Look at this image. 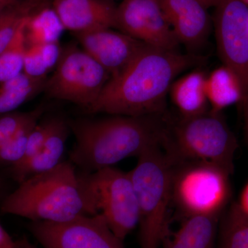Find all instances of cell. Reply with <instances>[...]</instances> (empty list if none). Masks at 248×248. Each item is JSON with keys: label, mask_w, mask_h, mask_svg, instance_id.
Here are the masks:
<instances>
[{"label": "cell", "mask_w": 248, "mask_h": 248, "mask_svg": "<svg viewBox=\"0 0 248 248\" xmlns=\"http://www.w3.org/2000/svg\"><path fill=\"white\" fill-rule=\"evenodd\" d=\"M205 58L148 47L120 74L111 78L87 113L144 117L164 110L166 95L183 71Z\"/></svg>", "instance_id": "obj_1"}, {"label": "cell", "mask_w": 248, "mask_h": 248, "mask_svg": "<svg viewBox=\"0 0 248 248\" xmlns=\"http://www.w3.org/2000/svg\"><path fill=\"white\" fill-rule=\"evenodd\" d=\"M155 116L68 120L76 141L69 161L81 172L92 173L164 145L166 132Z\"/></svg>", "instance_id": "obj_2"}, {"label": "cell", "mask_w": 248, "mask_h": 248, "mask_svg": "<svg viewBox=\"0 0 248 248\" xmlns=\"http://www.w3.org/2000/svg\"><path fill=\"white\" fill-rule=\"evenodd\" d=\"M0 211L31 221L63 222L98 213L84 173L71 161L36 174L4 197Z\"/></svg>", "instance_id": "obj_3"}, {"label": "cell", "mask_w": 248, "mask_h": 248, "mask_svg": "<svg viewBox=\"0 0 248 248\" xmlns=\"http://www.w3.org/2000/svg\"><path fill=\"white\" fill-rule=\"evenodd\" d=\"M138 158V164L129 174L138 197L140 248H159L168 235L174 163L163 145L153 147Z\"/></svg>", "instance_id": "obj_4"}, {"label": "cell", "mask_w": 248, "mask_h": 248, "mask_svg": "<svg viewBox=\"0 0 248 248\" xmlns=\"http://www.w3.org/2000/svg\"><path fill=\"white\" fill-rule=\"evenodd\" d=\"M164 147L174 164L203 163L231 174L238 144L221 113L208 111L197 117L182 118L172 136L166 132Z\"/></svg>", "instance_id": "obj_5"}, {"label": "cell", "mask_w": 248, "mask_h": 248, "mask_svg": "<svg viewBox=\"0 0 248 248\" xmlns=\"http://www.w3.org/2000/svg\"><path fill=\"white\" fill-rule=\"evenodd\" d=\"M230 174L213 165L173 164L172 201L184 217L220 215L229 199Z\"/></svg>", "instance_id": "obj_6"}, {"label": "cell", "mask_w": 248, "mask_h": 248, "mask_svg": "<svg viewBox=\"0 0 248 248\" xmlns=\"http://www.w3.org/2000/svg\"><path fill=\"white\" fill-rule=\"evenodd\" d=\"M110 78L84 50L71 46L62 52L45 90L49 97L73 103L86 111L97 100Z\"/></svg>", "instance_id": "obj_7"}, {"label": "cell", "mask_w": 248, "mask_h": 248, "mask_svg": "<svg viewBox=\"0 0 248 248\" xmlns=\"http://www.w3.org/2000/svg\"><path fill=\"white\" fill-rule=\"evenodd\" d=\"M84 173L98 213L124 241L140 221L138 197L130 174L114 167Z\"/></svg>", "instance_id": "obj_8"}, {"label": "cell", "mask_w": 248, "mask_h": 248, "mask_svg": "<svg viewBox=\"0 0 248 248\" xmlns=\"http://www.w3.org/2000/svg\"><path fill=\"white\" fill-rule=\"evenodd\" d=\"M29 229L44 248H124L100 213L63 222L31 221Z\"/></svg>", "instance_id": "obj_9"}, {"label": "cell", "mask_w": 248, "mask_h": 248, "mask_svg": "<svg viewBox=\"0 0 248 248\" xmlns=\"http://www.w3.org/2000/svg\"><path fill=\"white\" fill-rule=\"evenodd\" d=\"M214 25L222 62L239 78L246 102L248 97V6L242 0H218Z\"/></svg>", "instance_id": "obj_10"}, {"label": "cell", "mask_w": 248, "mask_h": 248, "mask_svg": "<svg viewBox=\"0 0 248 248\" xmlns=\"http://www.w3.org/2000/svg\"><path fill=\"white\" fill-rule=\"evenodd\" d=\"M115 29L153 48L178 52L179 42L159 0H122L117 6Z\"/></svg>", "instance_id": "obj_11"}, {"label": "cell", "mask_w": 248, "mask_h": 248, "mask_svg": "<svg viewBox=\"0 0 248 248\" xmlns=\"http://www.w3.org/2000/svg\"><path fill=\"white\" fill-rule=\"evenodd\" d=\"M74 35L84 51L104 67L111 78L120 74L142 51L150 47L131 36L112 29Z\"/></svg>", "instance_id": "obj_12"}, {"label": "cell", "mask_w": 248, "mask_h": 248, "mask_svg": "<svg viewBox=\"0 0 248 248\" xmlns=\"http://www.w3.org/2000/svg\"><path fill=\"white\" fill-rule=\"evenodd\" d=\"M165 17L179 44L197 50L206 42L211 19L197 0H159Z\"/></svg>", "instance_id": "obj_13"}, {"label": "cell", "mask_w": 248, "mask_h": 248, "mask_svg": "<svg viewBox=\"0 0 248 248\" xmlns=\"http://www.w3.org/2000/svg\"><path fill=\"white\" fill-rule=\"evenodd\" d=\"M117 5L113 0H53L63 27L73 33L115 27Z\"/></svg>", "instance_id": "obj_14"}, {"label": "cell", "mask_w": 248, "mask_h": 248, "mask_svg": "<svg viewBox=\"0 0 248 248\" xmlns=\"http://www.w3.org/2000/svg\"><path fill=\"white\" fill-rule=\"evenodd\" d=\"M71 132L68 120L55 117L53 127L40 151L30 159L11 168L15 180L20 184L32 176L54 169L62 162Z\"/></svg>", "instance_id": "obj_15"}, {"label": "cell", "mask_w": 248, "mask_h": 248, "mask_svg": "<svg viewBox=\"0 0 248 248\" xmlns=\"http://www.w3.org/2000/svg\"><path fill=\"white\" fill-rule=\"evenodd\" d=\"M206 78L205 72L196 69L173 81L169 94L182 118H191L208 112Z\"/></svg>", "instance_id": "obj_16"}, {"label": "cell", "mask_w": 248, "mask_h": 248, "mask_svg": "<svg viewBox=\"0 0 248 248\" xmlns=\"http://www.w3.org/2000/svg\"><path fill=\"white\" fill-rule=\"evenodd\" d=\"M218 217H186L172 237L164 239V248H215Z\"/></svg>", "instance_id": "obj_17"}, {"label": "cell", "mask_w": 248, "mask_h": 248, "mask_svg": "<svg viewBox=\"0 0 248 248\" xmlns=\"http://www.w3.org/2000/svg\"><path fill=\"white\" fill-rule=\"evenodd\" d=\"M205 91L210 111L215 113H221L226 108L245 101L239 78L225 65L207 76Z\"/></svg>", "instance_id": "obj_18"}, {"label": "cell", "mask_w": 248, "mask_h": 248, "mask_svg": "<svg viewBox=\"0 0 248 248\" xmlns=\"http://www.w3.org/2000/svg\"><path fill=\"white\" fill-rule=\"evenodd\" d=\"M64 30L53 8L42 5L32 11L26 20L27 47L59 42Z\"/></svg>", "instance_id": "obj_19"}, {"label": "cell", "mask_w": 248, "mask_h": 248, "mask_svg": "<svg viewBox=\"0 0 248 248\" xmlns=\"http://www.w3.org/2000/svg\"><path fill=\"white\" fill-rule=\"evenodd\" d=\"M218 248H248V216L235 203L220 227Z\"/></svg>", "instance_id": "obj_20"}, {"label": "cell", "mask_w": 248, "mask_h": 248, "mask_svg": "<svg viewBox=\"0 0 248 248\" xmlns=\"http://www.w3.org/2000/svg\"><path fill=\"white\" fill-rule=\"evenodd\" d=\"M27 17L9 45L0 53V82H4L23 72L24 55L27 48L25 36Z\"/></svg>", "instance_id": "obj_21"}, {"label": "cell", "mask_w": 248, "mask_h": 248, "mask_svg": "<svg viewBox=\"0 0 248 248\" xmlns=\"http://www.w3.org/2000/svg\"><path fill=\"white\" fill-rule=\"evenodd\" d=\"M40 119L26 124L14 136L0 146V164L14 167L24 158L32 130Z\"/></svg>", "instance_id": "obj_22"}, {"label": "cell", "mask_w": 248, "mask_h": 248, "mask_svg": "<svg viewBox=\"0 0 248 248\" xmlns=\"http://www.w3.org/2000/svg\"><path fill=\"white\" fill-rule=\"evenodd\" d=\"M47 78L27 88H4L0 86V116L10 113L45 89Z\"/></svg>", "instance_id": "obj_23"}, {"label": "cell", "mask_w": 248, "mask_h": 248, "mask_svg": "<svg viewBox=\"0 0 248 248\" xmlns=\"http://www.w3.org/2000/svg\"><path fill=\"white\" fill-rule=\"evenodd\" d=\"M45 112V108L40 106L30 112H10L0 116V146L31 121L41 118Z\"/></svg>", "instance_id": "obj_24"}, {"label": "cell", "mask_w": 248, "mask_h": 248, "mask_svg": "<svg viewBox=\"0 0 248 248\" xmlns=\"http://www.w3.org/2000/svg\"><path fill=\"white\" fill-rule=\"evenodd\" d=\"M55 119V117H49L37 122L29 137L24 158L19 164L32 157L40 151L53 127Z\"/></svg>", "instance_id": "obj_25"}, {"label": "cell", "mask_w": 248, "mask_h": 248, "mask_svg": "<svg viewBox=\"0 0 248 248\" xmlns=\"http://www.w3.org/2000/svg\"><path fill=\"white\" fill-rule=\"evenodd\" d=\"M48 71L41 52L40 46L27 47L24 55L23 72L31 78H42L46 77Z\"/></svg>", "instance_id": "obj_26"}, {"label": "cell", "mask_w": 248, "mask_h": 248, "mask_svg": "<svg viewBox=\"0 0 248 248\" xmlns=\"http://www.w3.org/2000/svg\"><path fill=\"white\" fill-rule=\"evenodd\" d=\"M41 52L45 60L46 65L49 71L58 64L61 56L62 50L59 42L45 44L40 45Z\"/></svg>", "instance_id": "obj_27"}, {"label": "cell", "mask_w": 248, "mask_h": 248, "mask_svg": "<svg viewBox=\"0 0 248 248\" xmlns=\"http://www.w3.org/2000/svg\"><path fill=\"white\" fill-rule=\"evenodd\" d=\"M236 204H237L240 210L248 216V182L244 186L241 195H240L239 202Z\"/></svg>", "instance_id": "obj_28"}, {"label": "cell", "mask_w": 248, "mask_h": 248, "mask_svg": "<svg viewBox=\"0 0 248 248\" xmlns=\"http://www.w3.org/2000/svg\"><path fill=\"white\" fill-rule=\"evenodd\" d=\"M16 241L0 224V248H12Z\"/></svg>", "instance_id": "obj_29"}, {"label": "cell", "mask_w": 248, "mask_h": 248, "mask_svg": "<svg viewBox=\"0 0 248 248\" xmlns=\"http://www.w3.org/2000/svg\"><path fill=\"white\" fill-rule=\"evenodd\" d=\"M22 0H0V11L17 4Z\"/></svg>", "instance_id": "obj_30"}, {"label": "cell", "mask_w": 248, "mask_h": 248, "mask_svg": "<svg viewBox=\"0 0 248 248\" xmlns=\"http://www.w3.org/2000/svg\"><path fill=\"white\" fill-rule=\"evenodd\" d=\"M12 248H37L26 239L16 241Z\"/></svg>", "instance_id": "obj_31"}, {"label": "cell", "mask_w": 248, "mask_h": 248, "mask_svg": "<svg viewBox=\"0 0 248 248\" xmlns=\"http://www.w3.org/2000/svg\"><path fill=\"white\" fill-rule=\"evenodd\" d=\"M201 4L203 5L207 9L210 8L215 7L218 3V0H197Z\"/></svg>", "instance_id": "obj_32"}, {"label": "cell", "mask_w": 248, "mask_h": 248, "mask_svg": "<svg viewBox=\"0 0 248 248\" xmlns=\"http://www.w3.org/2000/svg\"><path fill=\"white\" fill-rule=\"evenodd\" d=\"M246 102H247V109H246V135H247V138L248 140V97L247 100H246Z\"/></svg>", "instance_id": "obj_33"}, {"label": "cell", "mask_w": 248, "mask_h": 248, "mask_svg": "<svg viewBox=\"0 0 248 248\" xmlns=\"http://www.w3.org/2000/svg\"><path fill=\"white\" fill-rule=\"evenodd\" d=\"M4 190V183L3 182L2 179L0 177V197L2 195Z\"/></svg>", "instance_id": "obj_34"}, {"label": "cell", "mask_w": 248, "mask_h": 248, "mask_svg": "<svg viewBox=\"0 0 248 248\" xmlns=\"http://www.w3.org/2000/svg\"><path fill=\"white\" fill-rule=\"evenodd\" d=\"M242 1H244L245 4H246V5H247V6H248V0H242Z\"/></svg>", "instance_id": "obj_35"}, {"label": "cell", "mask_w": 248, "mask_h": 248, "mask_svg": "<svg viewBox=\"0 0 248 248\" xmlns=\"http://www.w3.org/2000/svg\"><path fill=\"white\" fill-rule=\"evenodd\" d=\"M42 1H45V0H42Z\"/></svg>", "instance_id": "obj_36"}, {"label": "cell", "mask_w": 248, "mask_h": 248, "mask_svg": "<svg viewBox=\"0 0 248 248\" xmlns=\"http://www.w3.org/2000/svg\"><path fill=\"white\" fill-rule=\"evenodd\" d=\"M0 12H1V11H0Z\"/></svg>", "instance_id": "obj_37"}]
</instances>
